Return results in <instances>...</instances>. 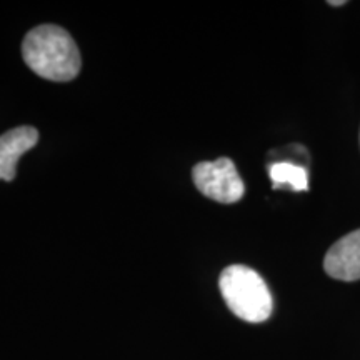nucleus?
<instances>
[{"label":"nucleus","instance_id":"nucleus-1","mask_svg":"<svg viewBox=\"0 0 360 360\" xmlns=\"http://www.w3.org/2000/svg\"><path fill=\"white\" fill-rule=\"evenodd\" d=\"M22 57L39 77L67 82L80 70V52L74 39L58 25H39L25 35Z\"/></svg>","mask_w":360,"mask_h":360},{"label":"nucleus","instance_id":"nucleus-4","mask_svg":"<svg viewBox=\"0 0 360 360\" xmlns=\"http://www.w3.org/2000/svg\"><path fill=\"white\" fill-rule=\"evenodd\" d=\"M327 276L352 282L360 278V229L337 240L323 259Z\"/></svg>","mask_w":360,"mask_h":360},{"label":"nucleus","instance_id":"nucleus-5","mask_svg":"<svg viewBox=\"0 0 360 360\" xmlns=\"http://www.w3.org/2000/svg\"><path fill=\"white\" fill-rule=\"evenodd\" d=\"M37 142L39 132L30 125H22L0 135V180L12 182L15 179L17 162Z\"/></svg>","mask_w":360,"mask_h":360},{"label":"nucleus","instance_id":"nucleus-2","mask_svg":"<svg viewBox=\"0 0 360 360\" xmlns=\"http://www.w3.org/2000/svg\"><path fill=\"white\" fill-rule=\"evenodd\" d=\"M219 287L227 307L242 321L259 323L272 314V295L255 270L245 265H231L220 274Z\"/></svg>","mask_w":360,"mask_h":360},{"label":"nucleus","instance_id":"nucleus-7","mask_svg":"<svg viewBox=\"0 0 360 360\" xmlns=\"http://www.w3.org/2000/svg\"><path fill=\"white\" fill-rule=\"evenodd\" d=\"M328 4H330V6H344V0H330V2H328Z\"/></svg>","mask_w":360,"mask_h":360},{"label":"nucleus","instance_id":"nucleus-6","mask_svg":"<svg viewBox=\"0 0 360 360\" xmlns=\"http://www.w3.org/2000/svg\"><path fill=\"white\" fill-rule=\"evenodd\" d=\"M269 175L274 188L290 187L295 192L309 191L307 169L300 167V165L290 164V162H278V164L270 165Z\"/></svg>","mask_w":360,"mask_h":360},{"label":"nucleus","instance_id":"nucleus-3","mask_svg":"<svg viewBox=\"0 0 360 360\" xmlns=\"http://www.w3.org/2000/svg\"><path fill=\"white\" fill-rule=\"evenodd\" d=\"M192 177L202 195L220 204H236L244 197V182L236 164L227 157H220L215 162H200L193 167Z\"/></svg>","mask_w":360,"mask_h":360}]
</instances>
